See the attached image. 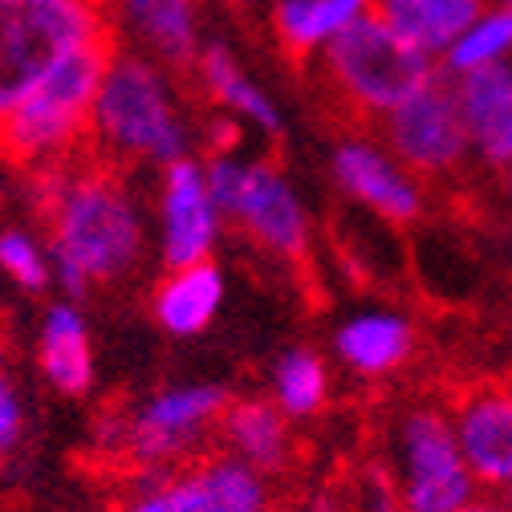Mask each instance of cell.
Wrapping results in <instances>:
<instances>
[{
	"label": "cell",
	"instance_id": "obj_1",
	"mask_svg": "<svg viewBox=\"0 0 512 512\" xmlns=\"http://www.w3.org/2000/svg\"><path fill=\"white\" fill-rule=\"evenodd\" d=\"M49 183L45 212L61 289L82 297L90 285L131 273L143 252V220L126 183L106 167H49Z\"/></svg>",
	"mask_w": 512,
	"mask_h": 512
},
{
	"label": "cell",
	"instance_id": "obj_2",
	"mask_svg": "<svg viewBox=\"0 0 512 512\" xmlns=\"http://www.w3.org/2000/svg\"><path fill=\"white\" fill-rule=\"evenodd\" d=\"M114 53V33H106L61 61L17 110L0 118V159L57 167V159L82 147L90 139L94 102Z\"/></svg>",
	"mask_w": 512,
	"mask_h": 512
},
{
	"label": "cell",
	"instance_id": "obj_3",
	"mask_svg": "<svg viewBox=\"0 0 512 512\" xmlns=\"http://www.w3.org/2000/svg\"><path fill=\"white\" fill-rule=\"evenodd\" d=\"M90 139L110 159L175 163L187 155V126L167 74L139 53H114L102 78Z\"/></svg>",
	"mask_w": 512,
	"mask_h": 512
},
{
	"label": "cell",
	"instance_id": "obj_4",
	"mask_svg": "<svg viewBox=\"0 0 512 512\" xmlns=\"http://www.w3.org/2000/svg\"><path fill=\"white\" fill-rule=\"evenodd\" d=\"M322 74L354 118H387L423 90L439 66L370 9L322 49Z\"/></svg>",
	"mask_w": 512,
	"mask_h": 512
},
{
	"label": "cell",
	"instance_id": "obj_5",
	"mask_svg": "<svg viewBox=\"0 0 512 512\" xmlns=\"http://www.w3.org/2000/svg\"><path fill=\"white\" fill-rule=\"evenodd\" d=\"M114 33L102 5L0 0V118L17 110L61 61Z\"/></svg>",
	"mask_w": 512,
	"mask_h": 512
},
{
	"label": "cell",
	"instance_id": "obj_6",
	"mask_svg": "<svg viewBox=\"0 0 512 512\" xmlns=\"http://www.w3.org/2000/svg\"><path fill=\"white\" fill-rule=\"evenodd\" d=\"M224 407L228 395L220 387L163 391L114 427H106L102 443L139 472H167L204 456V443L216 435Z\"/></svg>",
	"mask_w": 512,
	"mask_h": 512
},
{
	"label": "cell",
	"instance_id": "obj_7",
	"mask_svg": "<svg viewBox=\"0 0 512 512\" xmlns=\"http://www.w3.org/2000/svg\"><path fill=\"white\" fill-rule=\"evenodd\" d=\"M118 512H273V492L252 464L204 452L167 472H143Z\"/></svg>",
	"mask_w": 512,
	"mask_h": 512
},
{
	"label": "cell",
	"instance_id": "obj_8",
	"mask_svg": "<svg viewBox=\"0 0 512 512\" xmlns=\"http://www.w3.org/2000/svg\"><path fill=\"white\" fill-rule=\"evenodd\" d=\"M204 171L220 216L236 220L256 244L277 256L289 261L305 256V212L273 163H240L228 151H216Z\"/></svg>",
	"mask_w": 512,
	"mask_h": 512
},
{
	"label": "cell",
	"instance_id": "obj_9",
	"mask_svg": "<svg viewBox=\"0 0 512 512\" xmlns=\"http://www.w3.org/2000/svg\"><path fill=\"white\" fill-rule=\"evenodd\" d=\"M387 151L415 175H447L456 171L472 147V131L464 122L456 86L443 70L415 90L403 106L382 118Z\"/></svg>",
	"mask_w": 512,
	"mask_h": 512
},
{
	"label": "cell",
	"instance_id": "obj_10",
	"mask_svg": "<svg viewBox=\"0 0 512 512\" xmlns=\"http://www.w3.org/2000/svg\"><path fill=\"white\" fill-rule=\"evenodd\" d=\"M403 512H460L472 500V472L456 443L452 419L423 407L403 423Z\"/></svg>",
	"mask_w": 512,
	"mask_h": 512
},
{
	"label": "cell",
	"instance_id": "obj_11",
	"mask_svg": "<svg viewBox=\"0 0 512 512\" xmlns=\"http://www.w3.org/2000/svg\"><path fill=\"white\" fill-rule=\"evenodd\" d=\"M452 431L472 480L512 488V382H472L456 391Z\"/></svg>",
	"mask_w": 512,
	"mask_h": 512
},
{
	"label": "cell",
	"instance_id": "obj_12",
	"mask_svg": "<svg viewBox=\"0 0 512 512\" xmlns=\"http://www.w3.org/2000/svg\"><path fill=\"white\" fill-rule=\"evenodd\" d=\"M163 261L171 269H187L208 261L216 244L220 208L212 200L208 171L196 159H175L163 167Z\"/></svg>",
	"mask_w": 512,
	"mask_h": 512
},
{
	"label": "cell",
	"instance_id": "obj_13",
	"mask_svg": "<svg viewBox=\"0 0 512 512\" xmlns=\"http://www.w3.org/2000/svg\"><path fill=\"white\" fill-rule=\"evenodd\" d=\"M334 179L342 183L346 196L362 200L370 212L387 216L395 224L419 220L423 212V196H419V183L407 175V167L366 139H346L334 151Z\"/></svg>",
	"mask_w": 512,
	"mask_h": 512
},
{
	"label": "cell",
	"instance_id": "obj_14",
	"mask_svg": "<svg viewBox=\"0 0 512 512\" xmlns=\"http://www.w3.org/2000/svg\"><path fill=\"white\" fill-rule=\"evenodd\" d=\"M216 435L220 443H228V456L252 464L256 472H281L293 456V435L281 407L261 399L228 403L216 423Z\"/></svg>",
	"mask_w": 512,
	"mask_h": 512
},
{
	"label": "cell",
	"instance_id": "obj_15",
	"mask_svg": "<svg viewBox=\"0 0 512 512\" xmlns=\"http://www.w3.org/2000/svg\"><path fill=\"white\" fill-rule=\"evenodd\" d=\"M370 9L374 0H273V37L293 61H305Z\"/></svg>",
	"mask_w": 512,
	"mask_h": 512
},
{
	"label": "cell",
	"instance_id": "obj_16",
	"mask_svg": "<svg viewBox=\"0 0 512 512\" xmlns=\"http://www.w3.org/2000/svg\"><path fill=\"white\" fill-rule=\"evenodd\" d=\"M488 0H374V13L427 57H443Z\"/></svg>",
	"mask_w": 512,
	"mask_h": 512
},
{
	"label": "cell",
	"instance_id": "obj_17",
	"mask_svg": "<svg viewBox=\"0 0 512 512\" xmlns=\"http://www.w3.org/2000/svg\"><path fill=\"white\" fill-rule=\"evenodd\" d=\"M118 13L163 66L187 70L200 57L196 0H118Z\"/></svg>",
	"mask_w": 512,
	"mask_h": 512
},
{
	"label": "cell",
	"instance_id": "obj_18",
	"mask_svg": "<svg viewBox=\"0 0 512 512\" xmlns=\"http://www.w3.org/2000/svg\"><path fill=\"white\" fill-rule=\"evenodd\" d=\"M41 370L61 395H86L94 382V354L86 338V322L70 301H57L41 326Z\"/></svg>",
	"mask_w": 512,
	"mask_h": 512
},
{
	"label": "cell",
	"instance_id": "obj_19",
	"mask_svg": "<svg viewBox=\"0 0 512 512\" xmlns=\"http://www.w3.org/2000/svg\"><path fill=\"white\" fill-rule=\"evenodd\" d=\"M220 297H224V281L212 261L171 269V277L155 293V317L163 330L187 338V334H200L212 322V313L220 309Z\"/></svg>",
	"mask_w": 512,
	"mask_h": 512
},
{
	"label": "cell",
	"instance_id": "obj_20",
	"mask_svg": "<svg viewBox=\"0 0 512 512\" xmlns=\"http://www.w3.org/2000/svg\"><path fill=\"white\" fill-rule=\"evenodd\" d=\"M196 74H200V86H204L224 110L248 118L252 126H261V131H269V135L281 131L277 106L269 102V94H265L261 86H256V82L236 66V57L228 53V45H220V41L204 45L200 57H196Z\"/></svg>",
	"mask_w": 512,
	"mask_h": 512
},
{
	"label": "cell",
	"instance_id": "obj_21",
	"mask_svg": "<svg viewBox=\"0 0 512 512\" xmlns=\"http://www.w3.org/2000/svg\"><path fill=\"white\" fill-rule=\"evenodd\" d=\"M452 86H456L464 122L472 131V143L484 155L512 122V61H496V66H480L472 74H460V78H452Z\"/></svg>",
	"mask_w": 512,
	"mask_h": 512
},
{
	"label": "cell",
	"instance_id": "obj_22",
	"mask_svg": "<svg viewBox=\"0 0 512 512\" xmlns=\"http://www.w3.org/2000/svg\"><path fill=\"white\" fill-rule=\"evenodd\" d=\"M342 358L362 374H387L411 354V326L399 317H358L338 334Z\"/></svg>",
	"mask_w": 512,
	"mask_h": 512
},
{
	"label": "cell",
	"instance_id": "obj_23",
	"mask_svg": "<svg viewBox=\"0 0 512 512\" xmlns=\"http://www.w3.org/2000/svg\"><path fill=\"white\" fill-rule=\"evenodd\" d=\"M512 53V9L508 5H492L460 33V41L447 49L439 61H443V74H472L480 66H496V61H508Z\"/></svg>",
	"mask_w": 512,
	"mask_h": 512
},
{
	"label": "cell",
	"instance_id": "obj_24",
	"mask_svg": "<svg viewBox=\"0 0 512 512\" xmlns=\"http://www.w3.org/2000/svg\"><path fill=\"white\" fill-rule=\"evenodd\" d=\"M277 403L289 415H313L326 403V366L317 354L297 350L277 366Z\"/></svg>",
	"mask_w": 512,
	"mask_h": 512
},
{
	"label": "cell",
	"instance_id": "obj_25",
	"mask_svg": "<svg viewBox=\"0 0 512 512\" xmlns=\"http://www.w3.org/2000/svg\"><path fill=\"white\" fill-rule=\"evenodd\" d=\"M0 269L29 293H41L49 285V261H45L41 244L29 232H17V228L0 232Z\"/></svg>",
	"mask_w": 512,
	"mask_h": 512
},
{
	"label": "cell",
	"instance_id": "obj_26",
	"mask_svg": "<svg viewBox=\"0 0 512 512\" xmlns=\"http://www.w3.org/2000/svg\"><path fill=\"white\" fill-rule=\"evenodd\" d=\"M21 423H25V407L17 395V382L5 366V358H0V452H9L21 439Z\"/></svg>",
	"mask_w": 512,
	"mask_h": 512
},
{
	"label": "cell",
	"instance_id": "obj_27",
	"mask_svg": "<svg viewBox=\"0 0 512 512\" xmlns=\"http://www.w3.org/2000/svg\"><path fill=\"white\" fill-rule=\"evenodd\" d=\"M484 159L488 163H496V167H512V122H508V131L484 151Z\"/></svg>",
	"mask_w": 512,
	"mask_h": 512
},
{
	"label": "cell",
	"instance_id": "obj_28",
	"mask_svg": "<svg viewBox=\"0 0 512 512\" xmlns=\"http://www.w3.org/2000/svg\"><path fill=\"white\" fill-rule=\"evenodd\" d=\"M460 512H512V504H504V500H468Z\"/></svg>",
	"mask_w": 512,
	"mask_h": 512
},
{
	"label": "cell",
	"instance_id": "obj_29",
	"mask_svg": "<svg viewBox=\"0 0 512 512\" xmlns=\"http://www.w3.org/2000/svg\"><path fill=\"white\" fill-rule=\"evenodd\" d=\"M78 5H102V0H78Z\"/></svg>",
	"mask_w": 512,
	"mask_h": 512
},
{
	"label": "cell",
	"instance_id": "obj_30",
	"mask_svg": "<svg viewBox=\"0 0 512 512\" xmlns=\"http://www.w3.org/2000/svg\"><path fill=\"white\" fill-rule=\"evenodd\" d=\"M236 5H256V0H236Z\"/></svg>",
	"mask_w": 512,
	"mask_h": 512
},
{
	"label": "cell",
	"instance_id": "obj_31",
	"mask_svg": "<svg viewBox=\"0 0 512 512\" xmlns=\"http://www.w3.org/2000/svg\"><path fill=\"white\" fill-rule=\"evenodd\" d=\"M496 5H508V9H512V0H496Z\"/></svg>",
	"mask_w": 512,
	"mask_h": 512
},
{
	"label": "cell",
	"instance_id": "obj_32",
	"mask_svg": "<svg viewBox=\"0 0 512 512\" xmlns=\"http://www.w3.org/2000/svg\"><path fill=\"white\" fill-rule=\"evenodd\" d=\"M0 358H5V342H0Z\"/></svg>",
	"mask_w": 512,
	"mask_h": 512
},
{
	"label": "cell",
	"instance_id": "obj_33",
	"mask_svg": "<svg viewBox=\"0 0 512 512\" xmlns=\"http://www.w3.org/2000/svg\"><path fill=\"white\" fill-rule=\"evenodd\" d=\"M508 183H512V167H508Z\"/></svg>",
	"mask_w": 512,
	"mask_h": 512
},
{
	"label": "cell",
	"instance_id": "obj_34",
	"mask_svg": "<svg viewBox=\"0 0 512 512\" xmlns=\"http://www.w3.org/2000/svg\"><path fill=\"white\" fill-rule=\"evenodd\" d=\"M508 504H512V500H508Z\"/></svg>",
	"mask_w": 512,
	"mask_h": 512
}]
</instances>
